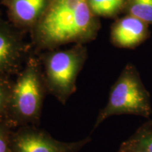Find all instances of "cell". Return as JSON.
Returning <instances> with one entry per match:
<instances>
[{"label":"cell","mask_w":152,"mask_h":152,"mask_svg":"<svg viewBox=\"0 0 152 152\" xmlns=\"http://www.w3.org/2000/svg\"><path fill=\"white\" fill-rule=\"evenodd\" d=\"M100 28L88 0H49L30 31L32 46L36 52H43L69 44L85 45L96 39Z\"/></svg>","instance_id":"cell-1"},{"label":"cell","mask_w":152,"mask_h":152,"mask_svg":"<svg viewBox=\"0 0 152 152\" xmlns=\"http://www.w3.org/2000/svg\"><path fill=\"white\" fill-rule=\"evenodd\" d=\"M47 93L39 56L31 54L12 83L6 121L14 129L37 125Z\"/></svg>","instance_id":"cell-2"},{"label":"cell","mask_w":152,"mask_h":152,"mask_svg":"<svg viewBox=\"0 0 152 152\" xmlns=\"http://www.w3.org/2000/svg\"><path fill=\"white\" fill-rule=\"evenodd\" d=\"M47 93L65 104L76 91V82L87 58L85 45L66 49H51L39 54Z\"/></svg>","instance_id":"cell-3"},{"label":"cell","mask_w":152,"mask_h":152,"mask_svg":"<svg viewBox=\"0 0 152 152\" xmlns=\"http://www.w3.org/2000/svg\"><path fill=\"white\" fill-rule=\"evenodd\" d=\"M131 114L149 118L152 114L150 94L140 73L132 64H128L112 85L109 99L96 119L94 130L113 115Z\"/></svg>","instance_id":"cell-4"},{"label":"cell","mask_w":152,"mask_h":152,"mask_svg":"<svg viewBox=\"0 0 152 152\" xmlns=\"http://www.w3.org/2000/svg\"><path fill=\"white\" fill-rule=\"evenodd\" d=\"M25 32L0 18V75H16L32 54Z\"/></svg>","instance_id":"cell-5"},{"label":"cell","mask_w":152,"mask_h":152,"mask_svg":"<svg viewBox=\"0 0 152 152\" xmlns=\"http://www.w3.org/2000/svg\"><path fill=\"white\" fill-rule=\"evenodd\" d=\"M90 137L73 142L58 141L35 125H24L14 129L12 152H76L90 142Z\"/></svg>","instance_id":"cell-6"},{"label":"cell","mask_w":152,"mask_h":152,"mask_svg":"<svg viewBox=\"0 0 152 152\" xmlns=\"http://www.w3.org/2000/svg\"><path fill=\"white\" fill-rule=\"evenodd\" d=\"M149 26L140 18L126 14L111 26L110 39L118 48L134 49L150 37Z\"/></svg>","instance_id":"cell-7"},{"label":"cell","mask_w":152,"mask_h":152,"mask_svg":"<svg viewBox=\"0 0 152 152\" xmlns=\"http://www.w3.org/2000/svg\"><path fill=\"white\" fill-rule=\"evenodd\" d=\"M49 2V0H0L7 9L9 21L25 33L37 24Z\"/></svg>","instance_id":"cell-8"},{"label":"cell","mask_w":152,"mask_h":152,"mask_svg":"<svg viewBox=\"0 0 152 152\" xmlns=\"http://www.w3.org/2000/svg\"><path fill=\"white\" fill-rule=\"evenodd\" d=\"M88 3L96 16L113 18L125 12L127 0H88Z\"/></svg>","instance_id":"cell-9"},{"label":"cell","mask_w":152,"mask_h":152,"mask_svg":"<svg viewBox=\"0 0 152 152\" xmlns=\"http://www.w3.org/2000/svg\"><path fill=\"white\" fill-rule=\"evenodd\" d=\"M125 12L152 25V0H127Z\"/></svg>","instance_id":"cell-10"},{"label":"cell","mask_w":152,"mask_h":152,"mask_svg":"<svg viewBox=\"0 0 152 152\" xmlns=\"http://www.w3.org/2000/svg\"><path fill=\"white\" fill-rule=\"evenodd\" d=\"M12 83L11 77L0 75V121H6Z\"/></svg>","instance_id":"cell-11"},{"label":"cell","mask_w":152,"mask_h":152,"mask_svg":"<svg viewBox=\"0 0 152 152\" xmlns=\"http://www.w3.org/2000/svg\"><path fill=\"white\" fill-rule=\"evenodd\" d=\"M130 138L143 149L152 152V119L141 125Z\"/></svg>","instance_id":"cell-12"},{"label":"cell","mask_w":152,"mask_h":152,"mask_svg":"<svg viewBox=\"0 0 152 152\" xmlns=\"http://www.w3.org/2000/svg\"><path fill=\"white\" fill-rule=\"evenodd\" d=\"M14 130L7 121H0V152H12L11 142Z\"/></svg>","instance_id":"cell-13"},{"label":"cell","mask_w":152,"mask_h":152,"mask_svg":"<svg viewBox=\"0 0 152 152\" xmlns=\"http://www.w3.org/2000/svg\"><path fill=\"white\" fill-rule=\"evenodd\" d=\"M120 152H149L140 147L134 140L130 138L125 142L121 148Z\"/></svg>","instance_id":"cell-14"},{"label":"cell","mask_w":152,"mask_h":152,"mask_svg":"<svg viewBox=\"0 0 152 152\" xmlns=\"http://www.w3.org/2000/svg\"><path fill=\"white\" fill-rule=\"evenodd\" d=\"M1 10H0V18H1Z\"/></svg>","instance_id":"cell-15"}]
</instances>
